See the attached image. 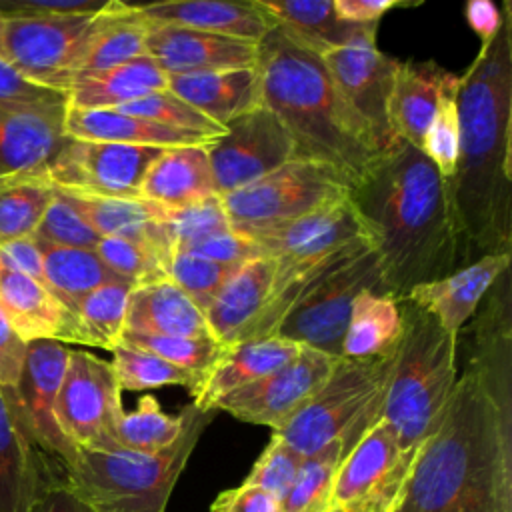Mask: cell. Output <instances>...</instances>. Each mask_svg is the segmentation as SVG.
Returning <instances> with one entry per match:
<instances>
[{
    "instance_id": "cell-1",
    "label": "cell",
    "mask_w": 512,
    "mask_h": 512,
    "mask_svg": "<svg viewBox=\"0 0 512 512\" xmlns=\"http://www.w3.org/2000/svg\"><path fill=\"white\" fill-rule=\"evenodd\" d=\"M458 160L446 190L460 268L512 254V12L458 76Z\"/></svg>"
},
{
    "instance_id": "cell-2",
    "label": "cell",
    "mask_w": 512,
    "mask_h": 512,
    "mask_svg": "<svg viewBox=\"0 0 512 512\" xmlns=\"http://www.w3.org/2000/svg\"><path fill=\"white\" fill-rule=\"evenodd\" d=\"M348 200L378 256L384 294L402 300L460 268L446 180L422 150L400 140L372 162Z\"/></svg>"
},
{
    "instance_id": "cell-3",
    "label": "cell",
    "mask_w": 512,
    "mask_h": 512,
    "mask_svg": "<svg viewBox=\"0 0 512 512\" xmlns=\"http://www.w3.org/2000/svg\"><path fill=\"white\" fill-rule=\"evenodd\" d=\"M392 512H512V416L470 368L418 448Z\"/></svg>"
},
{
    "instance_id": "cell-4",
    "label": "cell",
    "mask_w": 512,
    "mask_h": 512,
    "mask_svg": "<svg viewBox=\"0 0 512 512\" xmlns=\"http://www.w3.org/2000/svg\"><path fill=\"white\" fill-rule=\"evenodd\" d=\"M262 104L286 126L294 156L334 168L358 184L380 156L368 126L338 90L324 58L272 26L258 42Z\"/></svg>"
},
{
    "instance_id": "cell-5",
    "label": "cell",
    "mask_w": 512,
    "mask_h": 512,
    "mask_svg": "<svg viewBox=\"0 0 512 512\" xmlns=\"http://www.w3.org/2000/svg\"><path fill=\"white\" fill-rule=\"evenodd\" d=\"M404 330L382 398V420L394 430L400 452L414 460L436 430L458 380V338L424 308L398 300Z\"/></svg>"
},
{
    "instance_id": "cell-6",
    "label": "cell",
    "mask_w": 512,
    "mask_h": 512,
    "mask_svg": "<svg viewBox=\"0 0 512 512\" xmlns=\"http://www.w3.org/2000/svg\"><path fill=\"white\" fill-rule=\"evenodd\" d=\"M214 412L188 404L174 444L160 452L78 448L64 466V488L92 512H164L168 498Z\"/></svg>"
},
{
    "instance_id": "cell-7",
    "label": "cell",
    "mask_w": 512,
    "mask_h": 512,
    "mask_svg": "<svg viewBox=\"0 0 512 512\" xmlns=\"http://www.w3.org/2000/svg\"><path fill=\"white\" fill-rule=\"evenodd\" d=\"M394 358L396 352L370 360L338 358L312 398L272 434L302 456L318 452L336 438H344L366 414L382 410Z\"/></svg>"
},
{
    "instance_id": "cell-8",
    "label": "cell",
    "mask_w": 512,
    "mask_h": 512,
    "mask_svg": "<svg viewBox=\"0 0 512 512\" xmlns=\"http://www.w3.org/2000/svg\"><path fill=\"white\" fill-rule=\"evenodd\" d=\"M350 188V182L334 168L294 158L264 178L220 198L230 228L248 234L344 202Z\"/></svg>"
},
{
    "instance_id": "cell-9",
    "label": "cell",
    "mask_w": 512,
    "mask_h": 512,
    "mask_svg": "<svg viewBox=\"0 0 512 512\" xmlns=\"http://www.w3.org/2000/svg\"><path fill=\"white\" fill-rule=\"evenodd\" d=\"M364 290L382 292L374 248L350 258L300 298L278 324L274 336L342 358V340L354 298Z\"/></svg>"
},
{
    "instance_id": "cell-10",
    "label": "cell",
    "mask_w": 512,
    "mask_h": 512,
    "mask_svg": "<svg viewBox=\"0 0 512 512\" xmlns=\"http://www.w3.org/2000/svg\"><path fill=\"white\" fill-rule=\"evenodd\" d=\"M56 422L78 450H114L122 390L108 360L86 350H70L54 404Z\"/></svg>"
},
{
    "instance_id": "cell-11",
    "label": "cell",
    "mask_w": 512,
    "mask_h": 512,
    "mask_svg": "<svg viewBox=\"0 0 512 512\" xmlns=\"http://www.w3.org/2000/svg\"><path fill=\"white\" fill-rule=\"evenodd\" d=\"M96 16L8 14L4 36L6 60L28 80L66 92L78 72Z\"/></svg>"
},
{
    "instance_id": "cell-12",
    "label": "cell",
    "mask_w": 512,
    "mask_h": 512,
    "mask_svg": "<svg viewBox=\"0 0 512 512\" xmlns=\"http://www.w3.org/2000/svg\"><path fill=\"white\" fill-rule=\"evenodd\" d=\"M162 150L66 138L46 168V180L66 194L136 200L142 198L146 170Z\"/></svg>"
},
{
    "instance_id": "cell-13",
    "label": "cell",
    "mask_w": 512,
    "mask_h": 512,
    "mask_svg": "<svg viewBox=\"0 0 512 512\" xmlns=\"http://www.w3.org/2000/svg\"><path fill=\"white\" fill-rule=\"evenodd\" d=\"M412 458L400 452L394 430L378 418L342 456L332 506L350 512H392L400 500Z\"/></svg>"
},
{
    "instance_id": "cell-14",
    "label": "cell",
    "mask_w": 512,
    "mask_h": 512,
    "mask_svg": "<svg viewBox=\"0 0 512 512\" xmlns=\"http://www.w3.org/2000/svg\"><path fill=\"white\" fill-rule=\"evenodd\" d=\"M216 194H232L286 162L294 142L282 120L264 104L232 120L220 138L206 144Z\"/></svg>"
},
{
    "instance_id": "cell-15",
    "label": "cell",
    "mask_w": 512,
    "mask_h": 512,
    "mask_svg": "<svg viewBox=\"0 0 512 512\" xmlns=\"http://www.w3.org/2000/svg\"><path fill=\"white\" fill-rule=\"evenodd\" d=\"M64 484V464L30 432L14 388H0V512H32Z\"/></svg>"
},
{
    "instance_id": "cell-16",
    "label": "cell",
    "mask_w": 512,
    "mask_h": 512,
    "mask_svg": "<svg viewBox=\"0 0 512 512\" xmlns=\"http://www.w3.org/2000/svg\"><path fill=\"white\" fill-rule=\"evenodd\" d=\"M338 358L302 346L282 368L224 396L216 410L278 432L324 384Z\"/></svg>"
},
{
    "instance_id": "cell-17",
    "label": "cell",
    "mask_w": 512,
    "mask_h": 512,
    "mask_svg": "<svg viewBox=\"0 0 512 512\" xmlns=\"http://www.w3.org/2000/svg\"><path fill=\"white\" fill-rule=\"evenodd\" d=\"M322 58L348 106L372 132L380 154L392 150L400 142L388 116L398 60L382 54L376 40L336 48Z\"/></svg>"
},
{
    "instance_id": "cell-18",
    "label": "cell",
    "mask_w": 512,
    "mask_h": 512,
    "mask_svg": "<svg viewBox=\"0 0 512 512\" xmlns=\"http://www.w3.org/2000/svg\"><path fill=\"white\" fill-rule=\"evenodd\" d=\"M68 352L70 348L56 340L28 342L22 374L14 386L16 402L30 432L38 444L64 466L74 458L76 448L66 440L58 426L54 404L66 370Z\"/></svg>"
},
{
    "instance_id": "cell-19",
    "label": "cell",
    "mask_w": 512,
    "mask_h": 512,
    "mask_svg": "<svg viewBox=\"0 0 512 512\" xmlns=\"http://www.w3.org/2000/svg\"><path fill=\"white\" fill-rule=\"evenodd\" d=\"M474 320V354L468 368L492 402L512 416V298L510 270L502 272L480 302Z\"/></svg>"
},
{
    "instance_id": "cell-20",
    "label": "cell",
    "mask_w": 512,
    "mask_h": 512,
    "mask_svg": "<svg viewBox=\"0 0 512 512\" xmlns=\"http://www.w3.org/2000/svg\"><path fill=\"white\" fill-rule=\"evenodd\" d=\"M146 56H150L168 76L204 74L254 68L258 60V44L180 26L150 24L146 34Z\"/></svg>"
},
{
    "instance_id": "cell-21",
    "label": "cell",
    "mask_w": 512,
    "mask_h": 512,
    "mask_svg": "<svg viewBox=\"0 0 512 512\" xmlns=\"http://www.w3.org/2000/svg\"><path fill=\"white\" fill-rule=\"evenodd\" d=\"M68 102L44 106L0 104V176L46 172L62 148Z\"/></svg>"
},
{
    "instance_id": "cell-22",
    "label": "cell",
    "mask_w": 512,
    "mask_h": 512,
    "mask_svg": "<svg viewBox=\"0 0 512 512\" xmlns=\"http://www.w3.org/2000/svg\"><path fill=\"white\" fill-rule=\"evenodd\" d=\"M510 260L512 254H486L444 278L412 288L402 300L424 308L450 336L460 338L462 326L474 316L486 292L510 270Z\"/></svg>"
},
{
    "instance_id": "cell-23",
    "label": "cell",
    "mask_w": 512,
    "mask_h": 512,
    "mask_svg": "<svg viewBox=\"0 0 512 512\" xmlns=\"http://www.w3.org/2000/svg\"><path fill=\"white\" fill-rule=\"evenodd\" d=\"M244 236H248L264 256L280 262L296 256L330 252L364 236V230L346 198L344 202L320 208L296 220L254 230Z\"/></svg>"
},
{
    "instance_id": "cell-24",
    "label": "cell",
    "mask_w": 512,
    "mask_h": 512,
    "mask_svg": "<svg viewBox=\"0 0 512 512\" xmlns=\"http://www.w3.org/2000/svg\"><path fill=\"white\" fill-rule=\"evenodd\" d=\"M130 6L150 24L180 26L252 44H258L272 28L268 16L254 0H168Z\"/></svg>"
},
{
    "instance_id": "cell-25",
    "label": "cell",
    "mask_w": 512,
    "mask_h": 512,
    "mask_svg": "<svg viewBox=\"0 0 512 512\" xmlns=\"http://www.w3.org/2000/svg\"><path fill=\"white\" fill-rule=\"evenodd\" d=\"M300 348V344L280 336L250 338L228 344L220 360L192 394V404L198 410L216 412V404L224 396L282 368L300 352Z\"/></svg>"
},
{
    "instance_id": "cell-26",
    "label": "cell",
    "mask_w": 512,
    "mask_h": 512,
    "mask_svg": "<svg viewBox=\"0 0 512 512\" xmlns=\"http://www.w3.org/2000/svg\"><path fill=\"white\" fill-rule=\"evenodd\" d=\"M270 24L320 56L330 50L376 40L378 24L356 26L338 18L334 0H254Z\"/></svg>"
},
{
    "instance_id": "cell-27",
    "label": "cell",
    "mask_w": 512,
    "mask_h": 512,
    "mask_svg": "<svg viewBox=\"0 0 512 512\" xmlns=\"http://www.w3.org/2000/svg\"><path fill=\"white\" fill-rule=\"evenodd\" d=\"M456 78L434 60H398L392 80L388 116L394 134L422 150L424 134L436 114L444 88Z\"/></svg>"
},
{
    "instance_id": "cell-28",
    "label": "cell",
    "mask_w": 512,
    "mask_h": 512,
    "mask_svg": "<svg viewBox=\"0 0 512 512\" xmlns=\"http://www.w3.org/2000/svg\"><path fill=\"white\" fill-rule=\"evenodd\" d=\"M64 134L72 140L110 142L146 148H174V146H206L214 138L174 130L146 118H138L116 108H66Z\"/></svg>"
},
{
    "instance_id": "cell-29",
    "label": "cell",
    "mask_w": 512,
    "mask_h": 512,
    "mask_svg": "<svg viewBox=\"0 0 512 512\" xmlns=\"http://www.w3.org/2000/svg\"><path fill=\"white\" fill-rule=\"evenodd\" d=\"M0 310L22 342H66L72 314L38 280L0 260Z\"/></svg>"
},
{
    "instance_id": "cell-30",
    "label": "cell",
    "mask_w": 512,
    "mask_h": 512,
    "mask_svg": "<svg viewBox=\"0 0 512 512\" xmlns=\"http://www.w3.org/2000/svg\"><path fill=\"white\" fill-rule=\"evenodd\" d=\"M168 90L220 128L262 106V86L256 66L168 76Z\"/></svg>"
},
{
    "instance_id": "cell-31",
    "label": "cell",
    "mask_w": 512,
    "mask_h": 512,
    "mask_svg": "<svg viewBox=\"0 0 512 512\" xmlns=\"http://www.w3.org/2000/svg\"><path fill=\"white\" fill-rule=\"evenodd\" d=\"M276 276V260L258 256L236 268L204 312L212 338L228 346L240 340L244 330L264 308Z\"/></svg>"
},
{
    "instance_id": "cell-32",
    "label": "cell",
    "mask_w": 512,
    "mask_h": 512,
    "mask_svg": "<svg viewBox=\"0 0 512 512\" xmlns=\"http://www.w3.org/2000/svg\"><path fill=\"white\" fill-rule=\"evenodd\" d=\"M124 332L212 338L204 312L172 280L134 286L130 290Z\"/></svg>"
},
{
    "instance_id": "cell-33",
    "label": "cell",
    "mask_w": 512,
    "mask_h": 512,
    "mask_svg": "<svg viewBox=\"0 0 512 512\" xmlns=\"http://www.w3.org/2000/svg\"><path fill=\"white\" fill-rule=\"evenodd\" d=\"M140 196L166 208L216 196L206 146L164 148L146 170Z\"/></svg>"
},
{
    "instance_id": "cell-34",
    "label": "cell",
    "mask_w": 512,
    "mask_h": 512,
    "mask_svg": "<svg viewBox=\"0 0 512 512\" xmlns=\"http://www.w3.org/2000/svg\"><path fill=\"white\" fill-rule=\"evenodd\" d=\"M166 88L168 74L144 54L120 66L72 78L66 98L72 108H120Z\"/></svg>"
},
{
    "instance_id": "cell-35",
    "label": "cell",
    "mask_w": 512,
    "mask_h": 512,
    "mask_svg": "<svg viewBox=\"0 0 512 512\" xmlns=\"http://www.w3.org/2000/svg\"><path fill=\"white\" fill-rule=\"evenodd\" d=\"M60 194L102 238L120 236V238L148 242L154 248H158L162 254L172 256L174 252L172 242L160 224L164 206L144 198L126 200V198L80 196V194H66V192H60Z\"/></svg>"
},
{
    "instance_id": "cell-36",
    "label": "cell",
    "mask_w": 512,
    "mask_h": 512,
    "mask_svg": "<svg viewBox=\"0 0 512 512\" xmlns=\"http://www.w3.org/2000/svg\"><path fill=\"white\" fill-rule=\"evenodd\" d=\"M404 330L400 304L396 298L378 292H360L350 310L342 340V358L370 360L396 352Z\"/></svg>"
},
{
    "instance_id": "cell-37",
    "label": "cell",
    "mask_w": 512,
    "mask_h": 512,
    "mask_svg": "<svg viewBox=\"0 0 512 512\" xmlns=\"http://www.w3.org/2000/svg\"><path fill=\"white\" fill-rule=\"evenodd\" d=\"M148 28L150 22L134 12L130 4L112 0L110 6L96 16L76 76L102 72L144 56Z\"/></svg>"
},
{
    "instance_id": "cell-38",
    "label": "cell",
    "mask_w": 512,
    "mask_h": 512,
    "mask_svg": "<svg viewBox=\"0 0 512 512\" xmlns=\"http://www.w3.org/2000/svg\"><path fill=\"white\" fill-rule=\"evenodd\" d=\"M134 286L122 280L102 284L74 310L66 342L114 350L126 330L128 296Z\"/></svg>"
},
{
    "instance_id": "cell-39",
    "label": "cell",
    "mask_w": 512,
    "mask_h": 512,
    "mask_svg": "<svg viewBox=\"0 0 512 512\" xmlns=\"http://www.w3.org/2000/svg\"><path fill=\"white\" fill-rule=\"evenodd\" d=\"M38 244L42 248L44 282L70 314L90 292L118 280L94 250Z\"/></svg>"
},
{
    "instance_id": "cell-40",
    "label": "cell",
    "mask_w": 512,
    "mask_h": 512,
    "mask_svg": "<svg viewBox=\"0 0 512 512\" xmlns=\"http://www.w3.org/2000/svg\"><path fill=\"white\" fill-rule=\"evenodd\" d=\"M52 198L46 172L0 176V244L32 236Z\"/></svg>"
},
{
    "instance_id": "cell-41",
    "label": "cell",
    "mask_w": 512,
    "mask_h": 512,
    "mask_svg": "<svg viewBox=\"0 0 512 512\" xmlns=\"http://www.w3.org/2000/svg\"><path fill=\"white\" fill-rule=\"evenodd\" d=\"M188 420V406L176 416L166 414L158 400L144 394L136 408L120 416L116 426V444L132 452H160L174 444L182 434Z\"/></svg>"
},
{
    "instance_id": "cell-42",
    "label": "cell",
    "mask_w": 512,
    "mask_h": 512,
    "mask_svg": "<svg viewBox=\"0 0 512 512\" xmlns=\"http://www.w3.org/2000/svg\"><path fill=\"white\" fill-rule=\"evenodd\" d=\"M342 456L344 438H336L318 452L304 456L292 486L280 500L282 512H328Z\"/></svg>"
},
{
    "instance_id": "cell-43",
    "label": "cell",
    "mask_w": 512,
    "mask_h": 512,
    "mask_svg": "<svg viewBox=\"0 0 512 512\" xmlns=\"http://www.w3.org/2000/svg\"><path fill=\"white\" fill-rule=\"evenodd\" d=\"M112 368L120 390H148L162 386H184L194 394L200 378L184 368H178L146 350L118 344L112 350Z\"/></svg>"
},
{
    "instance_id": "cell-44",
    "label": "cell",
    "mask_w": 512,
    "mask_h": 512,
    "mask_svg": "<svg viewBox=\"0 0 512 512\" xmlns=\"http://www.w3.org/2000/svg\"><path fill=\"white\" fill-rule=\"evenodd\" d=\"M94 252L118 280L132 286L168 280L170 256L148 242L110 236L102 238Z\"/></svg>"
},
{
    "instance_id": "cell-45",
    "label": "cell",
    "mask_w": 512,
    "mask_h": 512,
    "mask_svg": "<svg viewBox=\"0 0 512 512\" xmlns=\"http://www.w3.org/2000/svg\"><path fill=\"white\" fill-rule=\"evenodd\" d=\"M122 344L146 350L178 368L196 374L202 380L224 354V344L214 338H178V336H150L124 332Z\"/></svg>"
},
{
    "instance_id": "cell-46",
    "label": "cell",
    "mask_w": 512,
    "mask_h": 512,
    "mask_svg": "<svg viewBox=\"0 0 512 512\" xmlns=\"http://www.w3.org/2000/svg\"><path fill=\"white\" fill-rule=\"evenodd\" d=\"M236 268L238 266L216 264L188 252L174 250L168 264V280H172L202 312H206Z\"/></svg>"
},
{
    "instance_id": "cell-47",
    "label": "cell",
    "mask_w": 512,
    "mask_h": 512,
    "mask_svg": "<svg viewBox=\"0 0 512 512\" xmlns=\"http://www.w3.org/2000/svg\"><path fill=\"white\" fill-rule=\"evenodd\" d=\"M116 110L138 116V118H146L150 122L174 128V130H188V132L204 134L210 138H220L226 130L210 122L204 114L194 110L190 104H186L182 98L172 94L168 88L154 92L146 98L134 100L130 104H124Z\"/></svg>"
},
{
    "instance_id": "cell-48",
    "label": "cell",
    "mask_w": 512,
    "mask_h": 512,
    "mask_svg": "<svg viewBox=\"0 0 512 512\" xmlns=\"http://www.w3.org/2000/svg\"><path fill=\"white\" fill-rule=\"evenodd\" d=\"M160 224L166 236L170 238L172 248H178L190 240H196L208 234L232 230L222 198L218 194L186 206H178V208L164 206Z\"/></svg>"
},
{
    "instance_id": "cell-49",
    "label": "cell",
    "mask_w": 512,
    "mask_h": 512,
    "mask_svg": "<svg viewBox=\"0 0 512 512\" xmlns=\"http://www.w3.org/2000/svg\"><path fill=\"white\" fill-rule=\"evenodd\" d=\"M32 236L42 244L82 250H96L102 240V236L56 190Z\"/></svg>"
},
{
    "instance_id": "cell-50",
    "label": "cell",
    "mask_w": 512,
    "mask_h": 512,
    "mask_svg": "<svg viewBox=\"0 0 512 512\" xmlns=\"http://www.w3.org/2000/svg\"><path fill=\"white\" fill-rule=\"evenodd\" d=\"M458 76L444 88L436 114L424 134L422 152L434 162L442 178H450L458 160Z\"/></svg>"
},
{
    "instance_id": "cell-51",
    "label": "cell",
    "mask_w": 512,
    "mask_h": 512,
    "mask_svg": "<svg viewBox=\"0 0 512 512\" xmlns=\"http://www.w3.org/2000/svg\"><path fill=\"white\" fill-rule=\"evenodd\" d=\"M302 460L304 456L300 452H296L282 438L272 434L268 446L262 450L242 484L256 486L282 500L292 486Z\"/></svg>"
},
{
    "instance_id": "cell-52",
    "label": "cell",
    "mask_w": 512,
    "mask_h": 512,
    "mask_svg": "<svg viewBox=\"0 0 512 512\" xmlns=\"http://www.w3.org/2000/svg\"><path fill=\"white\" fill-rule=\"evenodd\" d=\"M174 250H182L192 256H198L216 264H226V266H240L246 260L264 256L248 236L238 234L234 230L208 234V236L190 240Z\"/></svg>"
},
{
    "instance_id": "cell-53",
    "label": "cell",
    "mask_w": 512,
    "mask_h": 512,
    "mask_svg": "<svg viewBox=\"0 0 512 512\" xmlns=\"http://www.w3.org/2000/svg\"><path fill=\"white\" fill-rule=\"evenodd\" d=\"M68 102L66 92L28 80L8 60L0 58V104L44 106Z\"/></svg>"
},
{
    "instance_id": "cell-54",
    "label": "cell",
    "mask_w": 512,
    "mask_h": 512,
    "mask_svg": "<svg viewBox=\"0 0 512 512\" xmlns=\"http://www.w3.org/2000/svg\"><path fill=\"white\" fill-rule=\"evenodd\" d=\"M112 0H4L2 14L20 16H84L100 14Z\"/></svg>"
},
{
    "instance_id": "cell-55",
    "label": "cell",
    "mask_w": 512,
    "mask_h": 512,
    "mask_svg": "<svg viewBox=\"0 0 512 512\" xmlns=\"http://www.w3.org/2000/svg\"><path fill=\"white\" fill-rule=\"evenodd\" d=\"M210 512H282V506L276 496L256 486L240 484L220 492Z\"/></svg>"
},
{
    "instance_id": "cell-56",
    "label": "cell",
    "mask_w": 512,
    "mask_h": 512,
    "mask_svg": "<svg viewBox=\"0 0 512 512\" xmlns=\"http://www.w3.org/2000/svg\"><path fill=\"white\" fill-rule=\"evenodd\" d=\"M26 342H22L10 328L6 316L0 310V388H14L20 380Z\"/></svg>"
},
{
    "instance_id": "cell-57",
    "label": "cell",
    "mask_w": 512,
    "mask_h": 512,
    "mask_svg": "<svg viewBox=\"0 0 512 512\" xmlns=\"http://www.w3.org/2000/svg\"><path fill=\"white\" fill-rule=\"evenodd\" d=\"M0 260L14 270L42 282H44V264H42V248L34 240V236L18 238L6 244H0ZM48 288V286H46Z\"/></svg>"
},
{
    "instance_id": "cell-58",
    "label": "cell",
    "mask_w": 512,
    "mask_h": 512,
    "mask_svg": "<svg viewBox=\"0 0 512 512\" xmlns=\"http://www.w3.org/2000/svg\"><path fill=\"white\" fill-rule=\"evenodd\" d=\"M508 12H510V0H504L500 6L492 0H470L466 4V20L470 28L478 34L480 44L496 36Z\"/></svg>"
},
{
    "instance_id": "cell-59",
    "label": "cell",
    "mask_w": 512,
    "mask_h": 512,
    "mask_svg": "<svg viewBox=\"0 0 512 512\" xmlns=\"http://www.w3.org/2000/svg\"><path fill=\"white\" fill-rule=\"evenodd\" d=\"M406 6L402 0H334L340 20L356 26H374L392 8Z\"/></svg>"
},
{
    "instance_id": "cell-60",
    "label": "cell",
    "mask_w": 512,
    "mask_h": 512,
    "mask_svg": "<svg viewBox=\"0 0 512 512\" xmlns=\"http://www.w3.org/2000/svg\"><path fill=\"white\" fill-rule=\"evenodd\" d=\"M32 512H92L84 502L70 494L64 484L48 492Z\"/></svg>"
},
{
    "instance_id": "cell-61",
    "label": "cell",
    "mask_w": 512,
    "mask_h": 512,
    "mask_svg": "<svg viewBox=\"0 0 512 512\" xmlns=\"http://www.w3.org/2000/svg\"><path fill=\"white\" fill-rule=\"evenodd\" d=\"M4 36H6V16L0 12V58L6 60V50H4Z\"/></svg>"
},
{
    "instance_id": "cell-62",
    "label": "cell",
    "mask_w": 512,
    "mask_h": 512,
    "mask_svg": "<svg viewBox=\"0 0 512 512\" xmlns=\"http://www.w3.org/2000/svg\"><path fill=\"white\" fill-rule=\"evenodd\" d=\"M328 512H350V510H344V508H336V506H334V508H330Z\"/></svg>"
}]
</instances>
